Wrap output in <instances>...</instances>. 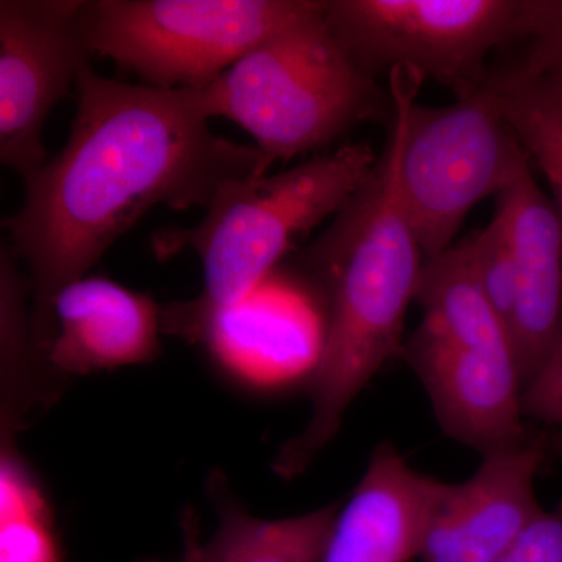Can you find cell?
I'll return each mask as SVG.
<instances>
[{
    "label": "cell",
    "mask_w": 562,
    "mask_h": 562,
    "mask_svg": "<svg viewBox=\"0 0 562 562\" xmlns=\"http://www.w3.org/2000/svg\"><path fill=\"white\" fill-rule=\"evenodd\" d=\"M76 90L65 147L2 222L27 268L32 336L43 353L57 292L87 276L147 211L206 209L228 181L266 176L272 166L257 146L216 135L190 90L105 79L90 63Z\"/></svg>",
    "instance_id": "cell-1"
},
{
    "label": "cell",
    "mask_w": 562,
    "mask_h": 562,
    "mask_svg": "<svg viewBox=\"0 0 562 562\" xmlns=\"http://www.w3.org/2000/svg\"><path fill=\"white\" fill-rule=\"evenodd\" d=\"M398 149L392 111L390 140L372 176L299 257L301 280L321 303L322 331L308 424L273 458L281 479L305 472L338 435L355 398L380 369L403 357V325L425 257L398 195Z\"/></svg>",
    "instance_id": "cell-2"
},
{
    "label": "cell",
    "mask_w": 562,
    "mask_h": 562,
    "mask_svg": "<svg viewBox=\"0 0 562 562\" xmlns=\"http://www.w3.org/2000/svg\"><path fill=\"white\" fill-rule=\"evenodd\" d=\"M325 0L190 90L206 117L249 133L269 161L321 149L362 121L392 114L390 91L351 60L324 18Z\"/></svg>",
    "instance_id": "cell-3"
},
{
    "label": "cell",
    "mask_w": 562,
    "mask_h": 562,
    "mask_svg": "<svg viewBox=\"0 0 562 562\" xmlns=\"http://www.w3.org/2000/svg\"><path fill=\"white\" fill-rule=\"evenodd\" d=\"M376 161L368 144H347L288 171L228 181L194 227L155 233L158 260L192 250L202 262L201 294L177 305L201 314L241 302L279 268L295 239L347 205Z\"/></svg>",
    "instance_id": "cell-4"
},
{
    "label": "cell",
    "mask_w": 562,
    "mask_h": 562,
    "mask_svg": "<svg viewBox=\"0 0 562 562\" xmlns=\"http://www.w3.org/2000/svg\"><path fill=\"white\" fill-rule=\"evenodd\" d=\"M417 302L424 322L403 357L417 373L443 435L483 454L527 441L524 383L512 333L462 246L425 262Z\"/></svg>",
    "instance_id": "cell-5"
},
{
    "label": "cell",
    "mask_w": 562,
    "mask_h": 562,
    "mask_svg": "<svg viewBox=\"0 0 562 562\" xmlns=\"http://www.w3.org/2000/svg\"><path fill=\"white\" fill-rule=\"evenodd\" d=\"M424 80L409 68L387 74L401 127L398 195L430 260L453 246L476 203L508 190L531 161L484 85L453 105L427 106L417 103Z\"/></svg>",
    "instance_id": "cell-6"
},
{
    "label": "cell",
    "mask_w": 562,
    "mask_h": 562,
    "mask_svg": "<svg viewBox=\"0 0 562 562\" xmlns=\"http://www.w3.org/2000/svg\"><path fill=\"white\" fill-rule=\"evenodd\" d=\"M319 0H85L80 32L109 58L161 90H199Z\"/></svg>",
    "instance_id": "cell-7"
},
{
    "label": "cell",
    "mask_w": 562,
    "mask_h": 562,
    "mask_svg": "<svg viewBox=\"0 0 562 562\" xmlns=\"http://www.w3.org/2000/svg\"><path fill=\"white\" fill-rule=\"evenodd\" d=\"M525 0H325L335 38L368 76L409 68L457 98L480 90L486 58L522 36Z\"/></svg>",
    "instance_id": "cell-8"
},
{
    "label": "cell",
    "mask_w": 562,
    "mask_h": 562,
    "mask_svg": "<svg viewBox=\"0 0 562 562\" xmlns=\"http://www.w3.org/2000/svg\"><path fill=\"white\" fill-rule=\"evenodd\" d=\"M85 0L0 2V161L31 183L49 161L50 111L90 63L80 32Z\"/></svg>",
    "instance_id": "cell-9"
},
{
    "label": "cell",
    "mask_w": 562,
    "mask_h": 562,
    "mask_svg": "<svg viewBox=\"0 0 562 562\" xmlns=\"http://www.w3.org/2000/svg\"><path fill=\"white\" fill-rule=\"evenodd\" d=\"M549 436L483 454L471 479L447 483L425 535L422 562H494L543 513L536 476Z\"/></svg>",
    "instance_id": "cell-10"
},
{
    "label": "cell",
    "mask_w": 562,
    "mask_h": 562,
    "mask_svg": "<svg viewBox=\"0 0 562 562\" xmlns=\"http://www.w3.org/2000/svg\"><path fill=\"white\" fill-rule=\"evenodd\" d=\"M54 336L47 364L61 379L117 371L160 357L161 306L147 292L109 277L85 276L52 302Z\"/></svg>",
    "instance_id": "cell-11"
},
{
    "label": "cell",
    "mask_w": 562,
    "mask_h": 562,
    "mask_svg": "<svg viewBox=\"0 0 562 562\" xmlns=\"http://www.w3.org/2000/svg\"><path fill=\"white\" fill-rule=\"evenodd\" d=\"M446 482L413 469L391 442L373 450L336 514L319 562H413Z\"/></svg>",
    "instance_id": "cell-12"
},
{
    "label": "cell",
    "mask_w": 562,
    "mask_h": 562,
    "mask_svg": "<svg viewBox=\"0 0 562 562\" xmlns=\"http://www.w3.org/2000/svg\"><path fill=\"white\" fill-rule=\"evenodd\" d=\"M512 228L517 266L512 333L524 387L562 339V217L532 165L498 195Z\"/></svg>",
    "instance_id": "cell-13"
},
{
    "label": "cell",
    "mask_w": 562,
    "mask_h": 562,
    "mask_svg": "<svg viewBox=\"0 0 562 562\" xmlns=\"http://www.w3.org/2000/svg\"><path fill=\"white\" fill-rule=\"evenodd\" d=\"M206 487L217 527L203 543L198 514L191 508L184 512L183 554L190 562H319L341 508V502H335L301 516L262 519L233 495L224 473L211 472Z\"/></svg>",
    "instance_id": "cell-14"
},
{
    "label": "cell",
    "mask_w": 562,
    "mask_h": 562,
    "mask_svg": "<svg viewBox=\"0 0 562 562\" xmlns=\"http://www.w3.org/2000/svg\"><path fill=\"white\" fill-rule=\"evenodd\" d=\"M483 85L531 165L549 180L562 217V66L522 60L509 69L490 70Z\"/></svg>",
    "instance_id": "cell-15"
},
{
    "label": "cell",
    "mask_w": 562,
    "mask_h": 562,
    "mask_svg": "<svg viewBox=\"0 0 562 562\" xmlns=\"http://www.w3.org/2000/svg\"><path fill=\"white\" fill-rule=\"evenodd\" d=\"M0 562H66L49 494L27 460L0 468Z\"/></svg>",
    "instance_id": "cell-16"
},
{
    "label": "cell",
    "mask_w": 562,
    "mask_h": 562,
    "mask_svg": "<svg viewBox=\"0 0 562 562\" xmlns=\"http://www.w3.org/2000/svg\"><path fill=\"white\" fill-rule=\"evenodd\" d=\"M465 243L480 288L509 328L516 305L517 266L505 211L497 209L490 224L465 238Z\"/></svg>",
    "instance_id": "cell-17"
},
{
    "label": "cell",
    "mask_w": 562,
    "mask_h": 562,
    "mask_svg": "<svg viewBox=\"0 0 562 562\" xmlns=\"http://www.w3.org/2000/svg\"><path fill=\"white\" fill-rule=\"evenodd\" d=\"M524 60L562 66V0H525Z\"/></svg>",
    "instance_id": "cell-18"
},
{
    "label": "cell",
    "mask_w": 562,
    "mask_h": 562,
    "mask_svg": "<svg viewBox=\"0 0 562 562\" xmlns=\"http://www.w3.org/2000/svg\"><path fill=\"white\" fill-rule=\"evenodd\" d=\"M494 562H562V502L546 512Z\"/></svg>",
    "instance_id": "cell-19"
},
{
    "label": "cell",
    "mask_w": 562,
    "mask_h": 562,
    "mask_svg": "<svg viewBox=\"0 0 562 562\" xmlns=\"http://www.w3.org/2000/svg\"><path fill=\"white\" fill-rule=\"evenodd\" d=\"M525 419L562 425V339L522 392Z\"/></svg>",
    "instance_id": "cell-20"
},
{
    "label": "cell",
    "mask_w": 562,
    "mask_h": 562,
    "mask_svg": "<svg viewBox=\"0 0 562 562\" xmlns=\"http://www.w3.org/2000/svg\"><path fill=\"white\" fill-rule=\"evenodd\" d=\"M549 449H553L562 458V435L549 438Z\"/></svg>",
    "instance_id": "cell-21"
},
{
    "label": "cell",
    "mask_w": 562,
    "mask_h": 562,
    "mask_svg": "<svg viewBox=\"0 0 562 562\" xmlns=\"http://www.w3.org/2000/svg\"><path fill=\"white\" fill-rule=\"evenodd\" d=\"M181 562H190V560H188V558L184 557V554H183V560H181Z\"/></svg>",
    "instance_id": "cell-22"
}]
</instances>
